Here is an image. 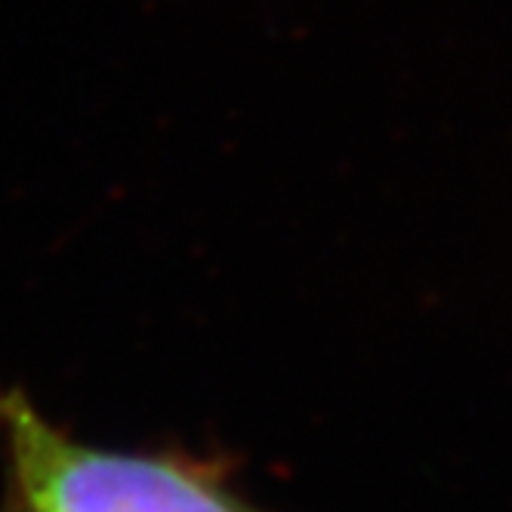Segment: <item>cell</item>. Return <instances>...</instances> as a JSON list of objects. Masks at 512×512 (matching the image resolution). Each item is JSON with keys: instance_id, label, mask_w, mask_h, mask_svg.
<instances>
[{"instance_id": "6da1fadb", "label": "cell", "mask_w": 512, "mask_h": 512, "mask_svg": "<svg viewBox=\"0 0 512 512\" xmlns=\"http://www.w3.org/2000/svg\"><path fill=\"white\" fill-rule=\"evenodd\" d=\"M0 435L22 512H256L207 466L78 442L22 392H0Z\"/></svg>"}, {"instance_id": "7a4b0ae2", "label": "cell", "mask_w": 512, "mask_h": 512, "mask_svg": "<svg viewBox=\"0 0 512 512\" xmlns=\"http://www.w3.org/2000/svg\"><path fill=\"white\" fill-rule=\"evenodd\" d=\"M16 512H22V509H16Z\"/></svg>"}]
</instances>
